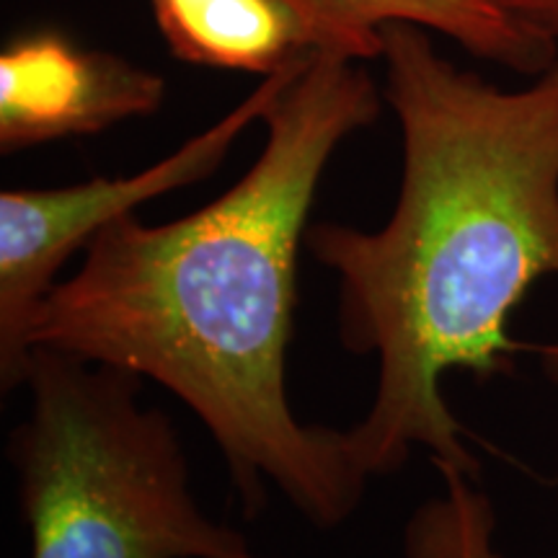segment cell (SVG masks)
I'll list each match as a JSON object with an SVG mask.
<instances>
[{"label": "cell", "instance_id": "3", "mask_svg": "<svg viewBox=\"0 0 558 558\" xmlns=\"http://www.w3.org/2000/svg\"><path fill=\"white\" fill-rule=\"evenodd\" d=\"M130 369L34 347L9 435L32 558H269L202 512L171 416Z\"/></svg>", "mask_w": 558, "mask_h": 558}, {"label": "cell", "instance_id": "7", "mask_svg": "<svg viewBox=\"0 0 558 558\" xmlns=\"http://www.w3.org/2000/svg\"><path fill=\"white\" fill-rule=\"evenodd\" d=\"M160 37L186 65L267 75L320 50L288 0H150Z\"/></svg>", "mask_w": 558, "mask_h": 558}, {"label": "cell", "instance_id": "2", "mask_svg": "<svg viewBox=\"0 0 558 558\" xmlns=\"http://www.w3.org/2000/svg\"><path fill=\"white\" fill-rule=\"evenodd\" d=\"M401 184L378 230L316 222L305 248L337 277L347 352L378 362L373 403L344 429L360 465L390 476L414 448L476 478L442 393L450 369L512 373L509 318L558 277V60L525 88L458 68L427 29H383Z\"/></svg>", "mask_w": 558, "mask_h": 558}, {"label": "cell", "instance_id": "5", "mask_svg": "<svg viewBox=\"0 0 558 558\" xmlns=\"http://www.w3.org/2000/svg\"><path fill=\"white\" fill-rule=\"evenodd\" d=\"M166 78L58 29L9 39L0 52V153L99 135L163 107Z\"/></svg>", "mask_w": 558, "mask_h": 558}, {"label": "cell", "instance_id": "1", "mask_svg": "<svg viewBox=\"0 0 558 558\" xmlns=\"http://www.w3.org/2000/svg\"><path fill=\"white\" fill-rule=\"evenodd\" d=\"M365 62L313 52L264 117L251 169L209 205L90 239L75 275L39 305L29 347L156 380L205 424L248 520L269 486L313 527L357 512L369 473L344 429L300 424L288 393L298 256L333 153L380 117Z\"/></svg>", "mask_w": 558, "mask_h": 558}, {"label": "cell", "instance_id": "10", "mask_svg": "<svg viewBox=\"0 0 558 558\" xmlns=\"http://www.w3.org/2000/svg\"><path fill=\"white\" fill-rule=\"evenodd\" d=\"M541 365L546 378L554 383V386H558V341L541 349Z\"/></svg>", "mask_w": 558, "mask_h": 558}, {"label": "cell", "instance_id": "6", "mask_svg": "<svg viewBox=\"0 0 558 558\" xmlns=\"http://www.w3.org/2000/svg\"><path fill=\"white\" fill-rule=\"evenodd\" d=\"M311 24L320 50L369 62L383 54V29L414 24L456 41L473 58L520 75L558 60V41L527 29L494 0H288Z\"/></svg>", "mask_w": 558, "mask_h": 558}, {"label": "cell", "instance_id": "9", "mask_svg": "<svg viewBox=\"0 0 558 558\" xmlns=\"http://www.w3.org/2000/svg\"><path fill=\"white\" fill-rule=\"evenodd\" d=\"M494 3L527 29L558 41V0H494Z\"/></svg>", "mask_w": 558, "mask_h": 558}, {"label": "cell", "instance_id": "8", "mask_svg": "<svg viewBox=\"0 0 558 558\" xmlns=\"http://www.w3.org/2000/svg\"><path fill=\"white\" fill-rule=\"evenodd\" d=\"M445 492L416 507L403 527V558H501L494 507L473 476L437 463Z\"/></svg>", "mask_w": 558, "mask_h": 558}, {"label": "cell", "instance_id": "4", "mask_svg": "<svg viewBox=\"0 0 558 558\" xmlns=\"http://www.w3.org/2000/svg\"><path fill=\"white\" fill-rule=\"evenodd\" d=\"M311 58V54H308ZM308 58L262 78L226 117L186 140L148 169L117 179H88L50 190L0 192V388H24L29 365V331L47 292L75 251L109 222L135 215L145 202L213 177L230 148L254 122H264L271 104Z\"/></svg>", "mask_w": 558, "mask_h": 558}]
</instances>
